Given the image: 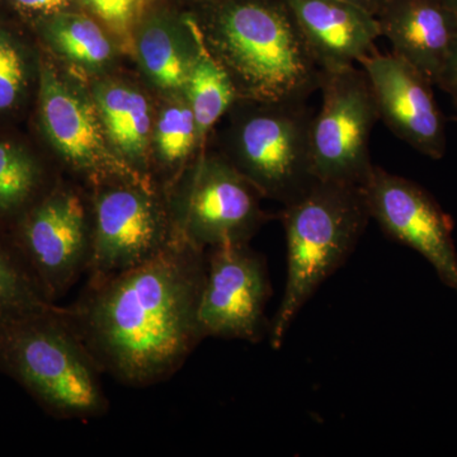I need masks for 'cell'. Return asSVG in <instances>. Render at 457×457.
Here are the masks:
<instances>
[{
	"label": "cell",
	"mask_w": 457,
	"mask_h": 457,
	"mask_svg": "<svg viewBox=\"0 0 457 457\" xmlns=\"http://www.w3.org/2000/svg\"><path fill=\"white\" fill-rule=\"evenodd\" d=\"M206 263L207 251L173 236L139 266L87 282L62 314L104 375L132 387L164 383L204 341L198 306Z\"/></svg>",
	"instance_id": "1"
},
{
	"label": "cell",
	"mask_w": 457,
	"mask_h": 457,
	"mask_svg": "<svg viewBox=\"0 0 457 457\" xmlns=\"http://www.w3.org/2000/svg\"><path fill=\"white\" fill-rule=\"evenodd\" d=\"M25 86L22 54L7 35H0V111L13 107Z\"/></svg>",
	"instance_id": "23"
},
{
	"label": "cell",
	"mask_w": 457,
	"mask_h": 457,
	"mask_svg": "<svg viewBox=\"0 0 457 457\" xmlns=\"http://www.w3.org/2000/svg\"><path fill=\"white\" fill-rule=\"evenodd\" d=\"M453 120H455V121L457 122V113H456V116L453 117Z\"/></svg>",
	"instance_id": "29"
},
{
	"label": "cell",
	"mask_w": 457,
	"mask_h": 457,
	"mask_svg": "<svg viewBox=\"0 0 457 457\" xmlns=\"http://www.w3.org/2000/svg\"><path fill=\"white\" fill-rule=\"evenodd\" d=\"M321 107L312 121L315 177L362 187L374 170L370 137L378 117L368 77L356 65L324 71Z\"/></svg>",
	"instance_id": "6"
},
{
	"label": "cell",
	"mask_w": 457,
	"mask_h": 457,
	"mask_svg": "<svg viewBox=\"0 0 457 457\" xmlns=\"http://www.w3.org/2000/svg\"><path fill=\"white\" fill-rule=\"evenodd\" d=\"M194 29L196 51L189 65L185 89L187 104L196 120L198 140L203 141L239 96L227 69L207 49L196 22Z\"/></svg>",
	"instance_id": "17"
},
{
	"label": "cell",
	"mask_w": 457,
	"mask_h": 457,
	"mask_svg": "<svg viewBox=\"0 0 457 457\" xmlns=\"http://www.w3.org/2000/svg\"><path fill=\"white\" fill-rule=\"evenodd\" d=\"M261 197L230 162L204 159L180 192L173 236L203 251L249 243L267 219Z\"/></svg>",
	"instance_id": "9"
},
{
	"label": "cell",
	"mask_w": 457,
	"mask_h": 457,
	"mask_svg": "<svg viewBox=\"0 0 457 457\" xmlns=\"http://www.w3.org/2000/svg\"><path fill=\"white\" fill-rule=\"evenodd\" d=\"M51 44L77 64L101 68L113 55L112 45L97 23L79 14H62L49 27Z\"/></svg>",
	"instance_id": "21"
},
{
	"label": "cell",
	"mask_w": 457,
	"mask_h": 457,
	"mask_svg": "<svg viewBox=\"0 0 457 457\" xmlns=\"http://www.w3.org/2000/svg\"><path fill=\"white\" fill-rule=\"evenodd\" d=\"M195 51L196 44L191 51L183 49L174 33L171 35L167 27L159 23L146 26L137 40V53L144 71L156 86L164 89H185Z\"/></svg>",
	"instance_id": "20"
},
{
	"label": "cell",
	"mask_w": 457,
	"mask_h": 457,
	"mask_svg": "<svg viewBox=\"0 0 457 457\" xmlns=\"http://www.w3.org/2000/svg\"><path fill=\"white\" fill-rule=\"evenodd\" d=\"M0 372L56 420H89L110 409L104 372L56 303L0 319Z\"/></svg>",
	"instance_id": "3"
},
{
	"label": "cell",
	"mask_w": 457,
	"mask_h": 457,
	"mask_svg": "<svg viewBox=\"0 0 457 457\" xmlns=\"http://www.w3.org/2000/svg\"><path fill=\"white\" fill-rule=\"evenodd\" d=\"M359 65L371 86L378 117L389 130L427 158H444L446 120L425 75L394 53L374 51Z\"/></svg>",
	"instance_id": "12"
},
{
	"label": "cell",
	"mask_w": 457,
	"mask_h": 457,
	"mask_svg": "<svg viewBox=\"0 0 457 457\" xmlns=\"http://www.w3.org/2000/svg\"><path fill=\"white\" fill-rule=\"evenodd\" d=\"M362 191L370 218L395 242L423 255L441 281L457 294L453 222L435 197L413 180L376 165Z\"/></svg>",
	"instance_id": "11"
},
{
	"label": "cell",
	"mask_w": 457,
	"mask_h": 457,
	"mask_svg": "<svg viewBox=\"0 0 457 457\" xmlns=\"http://www.w3.org/2000/svg\"><path fill=\"white\" fill-rule=\"evenodd\" d=\"M21 7L29 11L54 12L68 4V0H14Z\"/></svg>",
	"instance_id": "26"
},
{
	"label": "cell",
	"mask_w": 457,
	"mask_h": 457,
	"mask_svg": "<svg viewBox=\"0 0 457 457\" xmlns=\"http://www.w3.org/2000/svg\"><path fill=\"white\" fill-rule=\"evenodd\" d=\"M239 98L308 101L319 66L287 0H220L198 25Z\"/></svg>",
	"instance_id": "2"
},
{
	"label": "cell",
	"mask_w": 457,
	"mask_h": 457,
	"mask_svg": "<svg viewBox=\"0 0 457 457\" xmlns=\"http://www.w3.org/2000/svg\"><path fill=\"white\" fill-rule=\"evenodd\" d=\"M11 234L0 231V319L54 305Z\"/></svg>",
	"instance_id": "19"
},
{
	"label": "cell",
	"mask_w": 457,
	"mask_h": 457,
	"mask_svg": "<svg viewBox=\"0 0 457 457\" xmlns=\"http://www.w3.org/2000/svg\"><path fill=\"white\" fill-rule=\"evenodd\" d=\"M40 99L47 137L75 170L86 171L102 183L129 180L150 186L139 171L112 154L96 108L74 92L50 65L42 66Z\"/></svg>",
	"instance_id": "13"
},
{
	"label": "cell",
	"mask_w": 457,
	"mask_h": 457,
	"mask_svg": "<svg viewBox=\"0 0 457 457\" xmlns=\"http://www.w3.org/2000/svg\"><path fill=\"white\" fill-rule=\"evenodd\" d=\"M270 284L267 262L249 243L207 249L206 276L198 306L204 339L257 343L270 335L266 317Z\"/></svg>",
	"instance_id": "10"
},
{
	"label": "cell",
	"mask_w": 457,
	"mask_h": 457,
	"mask_svg": "<svg viewBox=\"0 0 457 457\" xmlns=\"http://www.w3.org/2000/svg\"><path fill=\"white\" fill-rule=\"evenodd\" d=\"M95 98L104 132L117 152L132 162H143L152 126L146 98L119 83L101 84Z\"/></svg>",
	"instance_id": "16"
},
{
	"label": "cell",
	"mask_w": 457,
	"mask_h": 457,
	"mask_svg": "<svg viewBox=\"0 0 457 457\" xmlns=\"http://www.w3.org/2000/svg\"><path fill=\"white\" fill-rule=\"evenodd\" d=\"M159 155L167 164H179L191 154L198 140L196 120L191 107L179 102L159 117L155 129Z\"/></svg>",
	"instance_id": "22"
},
{
	"label": "cell",
	"mask_w": 457,
	"mask_h": 457,
	"mask_svg": "<svg viewBox=\"0 0 457 457\" xmlns=\"http://www.w3.org/2000/svg\"><path fill=\"white\" fill-rule=\"evenodd\" d=\"M447 7L453 9V12L457 14V0H442Z\"/></svg>",
	"instance_id": "28"
},
{
	"label": "cell",
	"mask_w": 457,
	"mask_h": 457,
	"mask_svg": "<svg viewBox=\"0 0 457 457\" xmlns=\"http://www.w3.org/2000/svg\"><path fill=\"white\" fill-rule=\"evenodd\" d=\"M248 101L231 134L230 163L262 197L287 206L318 182L312 158L314 114L306 101Z\"/></svg>",
	"instance_id": "5"
},
{
	"label": "cell",
	"mask_w": 457,
	"mask_h": 457,
	"mask_svg": "<svg viewBox=\"0 0 457 457\" xmlns=\"http://www.w3.org/2000/svg\"><path fill=\"white\" fill-rule=\"evenodd\" d=\"M348 2L354 3V4L360 5L370 13L378 16L381 7H383L385 0H348Z\"/></svg>",
	"instance_id": "27"
},
{
	"label": "cell",
	"mask_w": 457,
	"mask_h": 457,
	"mask_svg": "<svg viewBox=\"0 0 457 457\" xmlns=\"http://www.w3.org/2000/svg\"><path fill=\"white\" fill-rule=\"evenodd\" d=\"M287 278L270 321L269 341L278 350L303 306L353 253L370 221L362 187L318 180L308 194L284 206Z\"/></svg>",
	"instance_id": "4"
},
{
	"label": "cell",
	"mask_w": 457,
	"mask_h": 457,
	"mask_svg": "<svg viewBox=\"0 0 457 457\" xmlns=\"http://www.w3.org/2000/svg\"><path fill=\"white\" fill-rule=\"evenodd\" d=\"M45 195L35 159L23 147L0 144V222L14 224Z\"/></svg>",
	"instance_id": "18"
},
{
	"label": "cell",
	"mask_w": 457,
	"mask_h": 457,
	"mask_svg": "<svg viewBox=\"0 0 457 457\" xmlns=\"http://www.w3.org/2000/svg\"><path fill=\"white\" fill-rule=\"evenodd\" d=\"M13 237L50 302L68 294L88 269L92 224L82 196L56 188L12 225Z\"/></svg>",
	"instance_id": "7"
},
{
	"label": "cell",
	"mask_w": 457,
	"mask_h": 457,
	"mask_svg": "<svg viewBox=\"0 0 457 457\" xmlns=\"http://www.w3.org/2000/svg\"><path fill=\"white\" fill-rule=\"evenodd\" d=\"M376 20L393 53L436 86L457 37L455 12L442 0H385Z\"/></svg>",
	"instance_id": "14"
},
{
	"label": "cell",
	"mask_w": 457,
	"mask_h": 457,
	"mask_svg": "<svg viewBox=\"0 0 457 457\" xmlns=\"http://www.w3.org/2000/svg\"><path fill=\"white\" fill-rule=\"evenodd\" d=\"M84 3L102 20L120 27L130 20L135 0H84Z\"/></svg>",
	"instance_id": "24"
},
{
	"label": "cell",
	"mask_w": 457,
	"mask_h": 457,
	"mask_svg": "<svg viewBox=\"0 0 457 457\" xmlns=\"http://www.w3.org/2000/svg\"><path fill=\"white\" fill-rule=\"evenodd\" d=\"M173 239L152 186L111 180L93 204L88 281L119 275L149 261Z\"/></svg>",
	"instance_id": "8"
},
{
	"label": "cell",
	"mask_w": 457,
	"mask_h": 457,
	"mask_svg": "<svg viewBox=\"0 0 457 457\" xmlns=\"http://www.w3.org/2000/svg\"><path fill=\"white\" fill-rule=\"evenodd\" d=\"M323 71L359 64L381 37L374 14L348 0H287Z\"/></svg>",
	"instance_id": "15"
},
{
	"label": "cell",
	"mask_w": 457,
	"mask_h": 457,
	"mask_svg": "<svg viewBox=\"0 0 457 457\" xmlns=\"http://www.w3.org/2000/svg\"><path fill=\"white\" fill-rule=\"evenodd\" d=\"M436 86L440 87L445 93L450 96L457 113V37L451 46Z\"/></svg>",
	"instance_id": "25"
}]
</instances>
